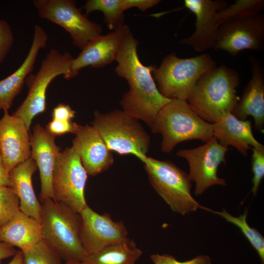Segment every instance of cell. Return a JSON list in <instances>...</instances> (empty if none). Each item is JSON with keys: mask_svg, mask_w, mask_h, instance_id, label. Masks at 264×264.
Wrapping results in <instances>:
<instances>
[{"mask_svg": "<svg viewBox=\"0 0 264 264\" xmlns=\"http://www.w3.org/2000/svg\"><path fill=\"white\" fill-rule=\"evenodd\" d=\"M217 66L208 54L187 58L171 53L163 59L153 74L161 94L172 99L186 100L198 81L205 72Z\"/></svg>", "mask_w": 264, "mask_h": 264, "instance_id": "cell-6", "label": "cell"}, {"mask_svg": "<svg viewBox=\"0 0 264 264\" xmlns=\"http://www.w3.org/2000/svg\"><path fill=\"white\" fill-rule=\"evenodd\" d=\"M22 253L24 264H62L60 256L43 240Z\"/></svg>", "mask_w": 264, "mask_h": 264, "instance_id": "cell-28", "label": "cell"}, {"mask_svg": "<svg viewBox=\"0 0 264 264\" xmlns=\"http://www.w3.org/2000/svg\"><path fill=\"white\" fill-rule=\"evenodd\" d=\"M65 264H80V262H77L69 261V262H66Z\"/></svg>", "mask_w": 264, "mask_h": 264, "instance_id": "cell-38", "label": "cell"}, {"mask_svg": "<svg viewBox=\"0 0 264 264\" xmlns=\"http://www.w3.org/2000/svg\"><path fill=\"white\" fill-rule=\"evenodd\" d=\"M9 172L6 169L0 150V187L10 186Z\"/></svg>", "mask_w": 264, "mask_h": 264, "instance_id": "cell-35", "label": "cell"}, {"mask_svg": "<svg viewBox=\"0 0 264 264\" xmlns=\"http://www.w3.org/2000/svg\"><path fill=\"white\" fill-rule=\"evenodd\" d=\"M55 136L39 124H36L30 136L31 157L39 169L41 180V201L51 198L54 199L52 178L60 148L55 142Z\"/></svg>", "mask_w": 264, "mask_h": 264, "instance_id": "cell-17", "label": "cell"}, {"mask_svg": "<svg viewBox=\"0 0 264 264\" xmlns=\"http://www.w3.org/2000/svg\"><path fill=\"white\" fill-rule=\"evenodd\" d=\"M17 251L15 247L4 242H0V264L3 260L13 257Z\"/></svg>", "mask_w": 264, "mask_h": 264, "instance_id": "cell-36", "label": "cell"}, {"mask_svg": "<svg viewBox=\"0 0 264 264\" xmlns=\"http://www.w3.org/2000/svg\"><path fill=\"white\" fill-rule=\"evenodd\" d=\"M151 259L154 264H212L210 257L207 255H199L186 261L177 260L173 256L168 254H153Z\"/></svg>", "mask_w": 264, "mask_h": 264, "instance_id": "cell-32", "label": "cell"}, {"mask_svg": "<svg viewBox=\"0 0 264 264\" xmlns=\"http://www.w3.org/2000/svg\"><path fill=\"white\" fill-rule=\"evenodd\" d=\"M75 113L69 105L61 103L53 109L52 119L69 121L75 117Z\"/></svg>", "mask_w": 264, "mask_h": 264, "instance_id": "cell-34", "label": "cell"}, {"mask_svg": "<svg viewBox=\"0 0 264 264\" xmlns=\"http://www.w3.org/2000/svg\"><path fill=\"white\" fill-rule=\"evenodd\" d=\"M156 4L154 0H88L83 8L86 15L95 11L102 12L107 27L113 31L123 25L126 10L136 7L145 11Z\"/></svg>", "mask_w": 264, "mask_h": 264, "instance_id": "cell-24", "label": "cell"}, {"mask_svg": "<svg viewBox=\"0 0 264 264\" xmlns=\"http://www.w3.org/2000/svg\"><path fill=\"white\" fill-rule=\"evenodd\" d=\"M264 7V0H237L218 12L217 22L220 26L232 18L258 14Z\"/></svg>", "mask_w": 264, "mask_h": 264, "instance_id": "cell-27", "label": "cell"}, {"mask_svg": "<svg viewBox=\"0 0 264 264\" xmlns=\"http://www.w3.org/2000/svg\"><path fill=\"white\" fill-rule=\"evenodd\" d=\"M183 2L184 6L195 16V29L191 36L181 39L180 43L191 46L198 52L213 49L220 26L217 20V13L228 5L227 1L185 0Z\"/></svg>", "mask_w": 264, "mask_h": 264, "instance_id": "cell-14", "label": "cell"}, {"mask_svg": "<svg viewBox=\"0 0 264 264\" xmlns=\"http://www.w3.org/2000/svg\"><path fill=\"white\" fill-rule=\"evenodd\" d=\"M252 76L245 88L241 99L232 113L237 118L246 120L252 116L255 127L260 132L264 126V71L262 65L255 57L249 56Z\"/></svg>", "mask_w": 264, "mask_h": 264, "instance_id": "cell-19", "label": "cell"}, {"mask_svg": "<svg viewBox=\"0 0 264 264\" xmlns=\"http://www.w3.org/2000/svg\"><path fill=\"white\" fill-rule=\"evenodd\" d=\"M264 46V15L234 18L220 25L213 49L233 56L244 50L261 51Z\"/></svg>", "mask_w": 264, "mask_h": 264, "instance_id": "cell-12", "label": "cell"}, {"mask_svg": "<svg viewBox=\"0 0 264 264\" xmlns=\"http://www.w3.org/2000/svg\"><path fill=\"white\" fill-rule=\"evenodd\" d=\"M93 126L110 151L120 155L132 154L141 161L147 156L150 137L137 119L123 110L105 113L96 110Z\"/></svg>", "mask_w": 264, "mask_h": 264, "instance_id": "cell-5", "label": "cell"}, {"mask_svg": "<svg viewBox=\"0 0 264 264\" xmlns=\"http://www.w3.org/2000/svg\"><path fill=\"white\" fill-rule=\"evenodd\" d=\"M41 202L43 240L63 260L81 262L87 254L80 239V214L51 198Z\"/></svg>", "mask_w": 264, "mask_h": 264, "instance_id": "cell-3", "label": "cell"}, {"mask_svg": "<svg viewBox=\"0 0 264 264\" xmlns=\"http://www.w3.org/2000/svg\"><path fill=\"white\" fill-rule=\"evenodd\" d=\"M19 210V199L12 188L0 187V228Z\"/></svg>", "mask_w": 264, "mask_h": 264, "instance_id": "cell-29", "label": "cell"}, {"mask_svg": "<svg viewBox=\"0 0 264 264\" xmlns=\"http://www.w3.org/2000/svg\"><path fill=\"white\" fill-rule=\"evenodd\" d=\"M75 134L71 148L88 175L96 176L112 165L114 159L111 151L93 126L80 125Z\"/></svg>", "mask_w": 264, "mask_h": 264, "instance_id": "cell-16", "label": "cell"}, {"mask_svg": "<svg viewBox=\"0 0 264 264\" xmlns=\"http://www.w3.org/2000/svg\"><path fill=\"white\" fill-rule=\"evenodd\" d=\"M47 40V35L44 28L39 24L35 25L32 44L24 60L14 72L0 80V110L5 111L10 109L26 78L34 69L39 51L46 46Z\"/></svg>", "mask_w": 264, "mask_h": 264, "instance_id": "cell-20", "label": "cell"}, {"mask_svg": "<svg viewBox=\"0 0 264 264\" xmlns=\"http://www.w3.org/2000/svg\"><path fill=\"white\" fill-rule=\"evenodd\" d=\"M213 136L221 145L232 146L243 155H247L250 149L263 147L254 137L251 121L239 119L228 113L212 124Z\"/></svg>", "mask_w": 264, "mask_h": 264, "instance_id": "cell-21", "label": "cell"}, {"mask_svg": "<svg viewBox=\"0 0 264 264\" xmlns=\"http://www.w3.org/2000/svg\"><path fill=\"white\" fill-rule=\"evenodd\" d=\"M80 125L71 121H64L52 119L46 125L45 129L53 136H61L67 133L75 134Z\"/></svg>", "mask_w": 264, "mask_h": 264, "instance_id": "cell-33", "label": "cell"}, {"mask_svg": "<svg viewBox=\"0 0 264 264\" xmlns=\"http://www.w3.org/2000/svg\"><path fill=\"white\" fill-rule=\"evenodd\" d=\"M14 43L10 26L4 20H0V65L4 61Z\"/></svg>", "mask_w": 264, "mask_h": 264, "instance_id": "cell-31", "label": "cell"}, {"mask_svg": "<svg viewBox=\"0 0 264 264\" xmlns=\"http://www.w3.org/2000/svg\"><path fill=\"white\" fill-rule=\"evenodd\" d=\"M74 59L69 52L62 54L52 48L42 60L38 72L31 73L26 78L28 94L13 115L22 118L29 130L33 119L45 111L46 90L51 81L60 75L66 79L77 75L72 69Z\"/></svg>", "mask_w": 264, "mask_h": 264, "instance_id": "cell-8", "label": "cell"}, {"mask_svg": "<svg viewBox=\"0 0 264 264\" xmlns=\"http://www.w3.org/2000/svg\"><path fill=\"white\" fill-rule=\"evenodd\" d=\"M150 129L152 132L161 134V150L165 153L183 141L200 140L206 143L214 137L212 124L202 119L183 100H171L159 111Z\"/></svg>", "mask_w": 264, "mask_h": 264, "instance_id": "cell-4", "label": "cell"}, {"mask_svg": "<svg viewBox=\"0 0 264 264\" xmlns=\"http://www.w3.org/2000/svg\"><path fill=\"white\" fill-rule=\"evenodd\" d=\"M239 84L235 70L216 66L200 77L186 101L202 119L212 124L232 113L240 99L236 91Z\"/></svg>", "mask_w": 264, "mask_h": 264, "instance_id": "cell-2", "label": "cell"}, {"mask_svg": "<svg viewBox=\"0 0 264 264\" xmlns=\"http://www.w3.org/2000/svg\"><path fill=\"white\" fill-rule=\"evenodd\" d=\"M129 27L123 24L111 32L101 35L89 42L74 59L72 69L77 75L82 69L89 66L104 67L115 60Z\"/></svg>", "mask_w": 264, "mask_h": 264, "instance_id": "cell-18", "label": "cell"}, {"mask_svg": "<svg viewBox=\"0 0 264 264\" xmlns=\"http://www.w3.org/2000/svg\"><path fill=\"white\" fill-rule=\"evenodd\" d=\"M138 44L130 30L116 56L118 65L115 71L129 87L120 101L123 110L151 128L159 111L171 100L163 96L157 88L152 74L155 66H145L140 61Z\"/></svg>", "mask_w": 264, "mask_h": 264, "instance_id": "cell-1", "label": "cell"}, {"mask_svg": "<svg viewBox=\"0 0 264 264\" xmlns=\"http://www.w3.org/2000/svg\"><path fill=\"white\" fill-rule=\"evenodd\" d=\"M33 3L41 18L63 27L81 50L101 35V26L82 14L74 0H34Z\"/></svg>", "mask_w": 264, "mask_h": 264, "instance_id": "cell-10", "label": "cell"}, {"mask_svg": "<svg viewBox=\"0 0 264 264\" xmlns=\"http://www.w3.org/2000/svg\"><path fill=\"white\" fill-rule=\"evenodd\" d=\"M228 150L213 137L201 146L177 152V156L188 161L189 176L195 183L196 196L201 195L214 185H226L225 180L218 176L217 172L220 164L225 162V156Z\"/></svg>", "mask_w": 264, "mask_h": 264, "instance_id": "cell-11", "label": "cell"}, {"mask_svg": "<svg viewBox=\"0 0 264 264\" xmlns=\"http://www.w3.org/2000/svg\"><path fill=\"white\" fill-rule=\"evenodd\" d=\"M8 264H24L23 261L22 251L19 250L17 251L13 258Z\"/></svg>", "mask_w": 264, "mask_h": 264, "instance_id": "cell-37", "label": "cell"}, {"mask_svg": "<svg viewBox=\"0 0 264 264\" xmlns=\"http://www.w3.org/2000/svg\"><path fill=\"white\" fill-rule=\"evenodd\" d=\"M43 240L41 223L20 210L0 228V242L26 251Z\"/></svg>", "mask_w": 264, "mask_h": 264, "instance_id": "cell-23", "label": "cell"}, {"mask_svg": "<svg viewBox=\"0 0 264 264\" xmlns=\"http://www.w3.org/2000/svg\"><path fill=\"white\" fill-rule=\"evenodd\" d=\"M251 159L253 186L251 192L256 195L260 184L264 176V146L259 148H252Z\"/></svg>", "mask_w": 264, "mask_h": 264, "instance_id": "cell-30", "label": "cell"}, {"mask_svg": "<svg viewBox=\"0 0 264 264\" xmlns=\"http://www.w3.org/2000/svg\"><path fill=\"white\" fill-rule=\"evenodd\" d=\"M142 162L150 184L173 211L184 215L199 208L206 210L191 194L189 175L174 163L148 156Z\"/></svg>", "mask_w": 264, "mask_h": 264, "instance_id": "cell-7", "label": "cell"}, {"mask_svg": "<svg viewBox=\"0 0 264 264\" xmlns=\"http://www.w3.org/2000/svg\"><path fill=\"white\" fill-rule=\"evenodd\" d=\"M142 255L132 240L88 254L80 264H135Z\"/></svg>", "mask_w": 264, "mask_h": 264, "instance_id": "cell-25", "label": "cell"}, {"mask_svg": "<svg viewBox=\"0 0 264 264\" xmlns=\"http://www.w3.org/2000/svg\"><path fill=\"white\" fill-rule=\"evenodd\" d=\"M88 173L71 148L60 152L56 161L52 187L54 200L80 213L88 205L85 195Z\"/></svg>", "mask_w": 264, "mask_h": 264, "instance_id": "cell-9", "label": "cell"}, {"mask_svg": "<svg viewBox=\"0 0 264 264\" xmlns=\"http://www.w3.org/2000/svg\"><path fill=\"white\" fill-rule=\"evenodd\" d=\"M79 214L80 239L87 255L129 239L124 223L114 221L109 214H100L88 206Z\"/></svg>", "mask_w": 264, "mask_h": 264, "instance_id": "cell-13", "label": "cell"}, {"mask_svg": "<svg viewBox=\"0 0 264 264\" xmlns=\"http://www.w3.org/2000/svg\"><path fill=\"white\" fill-rule=\"evenodd\" d=\"M29 130L22 118L4 111L0 119V150L9 172L31 157Z\"/></svg>", "mask_w": 264, "mask_h": 264, "instance_id": "cell-15", "label": "cell"}, {"mask_svg": "<svg viewBox=\"0 0 264 264\" xmlns=\"http://www.w3.org/2000/svg\"><path fill=\"white\" fill-rule=\"evenodd\" d=\"M37 168L31 157L19 164L9 172V187L19 199L20 210L41 222V203L36 196L32 181Z\"/></svg>", "mask_w": 264, "mask_h": 264, "instance_id": "cell-22", "label": "cell"}, {"mask_svg": "<svg viewBox=\"0 0 264 264\" xmlns=\"http://www.w3.org/2000/svg\"><path fill=\"white\" fill-rule=\"evenodd\" d=\"M207 211L220 215L227 221L237 226L257 251L262 264H264V238L257 229L251 227L248 224L246 220L247 211H245L243 214L237 217L230 215L224 209L220 212L209 209Z\"/></svg>", "mask_w": 264, "mask_h": 264, "instance_id": "cell-26", "label": "cell"}]
</instances>
